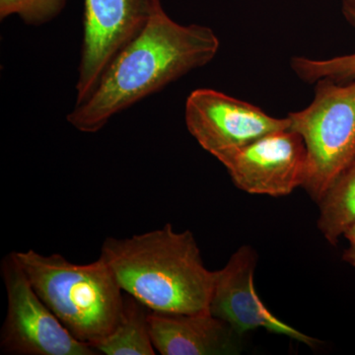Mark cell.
Masks as SVG:
<instances>
[{
    "label": "cell",
    "instance_id": "4fadbf2b",
    "mask_svg": "<svg viewBox=\"0 0 355 355\" xmlns=\"http://www.w3.org/2000/svg\"><path fill=\"white\" fill-rule=\"evenodd\" d=\"M345 19L355 27V8L343 4ZM291 67L300 80L305 83H316L322 78H328L338 83L355 80V53L327 60L305 57H294Z\"/></svg>",
    "mask_w": 355,
    "mask_h": 355
},
{
    "label": "cell",
    "instance_id": "8fae6325",
    "mask_svg": "<svg viewBox=\"0 0 355 355\" xmlns=\"http://www.w3.org/2000/svg\"><path fill=\"white\" fill-rule=\"evenodd\" d=\"M150 310L130 294L123 295L120 321L109 336L94 347L99 354L155 355L149 327Z\"/></svg>",
    "mask_w": 355,
    "mask_h": 355
},
{
    "label": "cell",
    "instance_id": "6da1fadb",
    "mask_svg": "<svg viewBox=\"0 0 355 355\" xmlns=\"http://www.w3.org/2000/svg\"><path fill=\"white\" fill-rule=\"evenodd\" d=\"M220 41L203 25H182L159 4L141 32L105 70L90 97L67 114L78 132L101 130L114 116L216 57Z\"/></svg>",
    "mask_w": 355,
    "mask_h": 355
},
{
    "label": "cell",
    "instance_id": "8992f818",
    "mask_svg": "<svg viewBox=\"0 0 355 355\" xmlns=\"http://www.w3.org/2000/svg\"><path fill=\"white\" fill-rule=\"evenodd\" d=\"M187 128L198 144L219 160L270 133L291 128L288 118L214 89L193 90L184 107Z\"/></svg>",
    "mask_w": 355,
    "mask_h": 355
},
{
    "label": "cell",
    "instance_id": "2e32d148",
    "mask_svg": "<svg viewBox=\"0 0 355 355\" xmlns=\"http://www.w3.org/2000/svg\"><path fill=\"white\" fill-rule=\"evenodd\" d=\"M343 4H345V6H352L355 8V0H343Z\"/></svg>",
    "mask_w": 355,
    "mask_h": 355
},
{
    "label": "cell",
    "instance_id": "9a60e30c",
    "mask_svg": "<svg viewBox=\"0 0 355 355\" xmlns=\"http://www.w3.org/2000/svg\"><path fill=\"white\" fill-rule=\"evenodd\" d=\"M349 240V246L343 254V261L355 268V223L352 224L343 234Z\"/></svg>",
    "mask_w": 355,
    "mask_h": 355
},
{
    "label": "cell",
    "instance_id": "7a4b0ae2",
    "mask_svg": "<svg viewBox=\"0 0 355 355\" xmlns=\"http://www.w3.org/2000/svg\"><path fill=\"white\" fill-rule=\"evenodd\" d=\"M100 258L125 293L168 314L209 312L216 272L207 270L191 231L172 224L130 238H107Z\"/></svg>",
    "mask_w": 355,
    "mask_h": 355
},
{
    "label": "cell",
    "instance_id": "9c48e42d",
    "mask_svg": "<svg viewBox=\"0 0 355 355\" xmlns=\"http://www.w3.org/2000/svg\"><path fill=\"white\" fill-rule=\"evenodd\" d=\"M258 254L253 248L242 246L221 270H217L209 312L230 324L240 336L258 329L286 336L291 340L316 347L319 342L284 323L268 310L254 284Z\"/></svg>",
    "mask_w": 355,
    "mask_h": 355
},
{
    "label": "cell",
    "instance_id": "ba28073f",
    "mask_svg": "<svg viewBox=\"0 0 355 355\" xmlns=\"http://www.w3.org/2000/svg\"><path fill=\"white\" fill-rule=\"evenodd\" d=\"M218 161L240 190L284 197L304 184L307 149L302 137L286 128L266 135Z\"/></svg>",
    "mask_w": 355,
    "mask_h": 355
},
{
    "label": "cell",
    "instance_id": "5b68a950",
    "mask_svg": "<svg viewBox=\"0 0 355 355\" xmlns=\"http://www.w3.org/2000/svg\"><path fill=\"white\" fill-rule=\"evenodd\" d=\"M7 294V313L0 347L18 355H98L90 345L77 340L44 304L22 268L7 254L1 263Z\"/></svg>",
    "mask_w": 355,
    "mask_h": 355
},
{
    "label": "cell",
    "instance_id": "3957f363",
    "mask_svg": "<svg viewBox=\"0 0 355 355\" xmlns=\"http://www.w3.org/2000/svg\"><path fill=\"white\" fill-rule=\"evenodd\" d=\"M12 254L39 297L74 338L94 349L113 333L125 292L102 258L78 265L60 254Z\"/></svg>",
    "mask_w": 355,
    "mask_h": 355
},
{
    "label": "cell",
    "instance_id": "52a82bcc",
    "mask_svg": "<svg viewBox=\"0 0 355 355\" xmlns=\"http://www.w3.org/2000/svg\"><path fill=\"white\" fill-rule=\"evenodd\" d=\"M161 0H84L76 106L97 87L114 58L144 30Z\"/></svg>",
    "mask_w": 355,
    "mask_h": 355
},
{
    "label": "cell",
    "instance_id": "277c9868",
    "mask_svg": "<svg viewBox=\"0 0 355 355\" xmlns=\"http://www.w3.org/2000/svg\"><path fill=\"white\" fill-rule=\"evenodd\" d=\"M309 106L287 114L292 130L307 149L302 188L319 202L324 193L355 159V80H318Z\"/></svg>",
    "mask_w": 355,
    "mask_h": 355
},
{
    "label": "cell",
    "instance_id": "5bb4252c",
    "mask_svg": "<svg viewBox=\"0 0 355 355\" xmlns=\"http://www.w3.org/2000/svg\"><path fill=\"white\" fill-rule=\"evenodd\" d=\"M67 0H0V20L17 15L25 24L41 26L57 18Z\"/></svg>",
    "mask_w": 355,
    "mask_h": 355
},
{
    "label": "cell",
    "instance_id": "30bf717a",
    "mask_svg": "<svg viewBox=\"0 0 355 355\" xmlns=\"http://www.w3.org/2000/svg\"><path fill=\"white\" fill-rule=\"evenodd\" d=\"M149 327L154 347L162 355H235L241 354L244 345V336L210 312L150 311Z\"/></svg>",
    "mask_w": 355,
    "mask_h": 355
},
{
    "label": "cell",
    "instance_id": "7c38bea8",
    "mask_svg": "<svg viewBox=\"0 0 355 355\" xmlns=\"http://www.w3.org/2000/svg\"><path fill=\"white\" fill-rule=\"evenodd\" d=\"M318 203V228L327 241L336 245L347 228L355 223V159Z\"/></svg>",
    "mask_w": 355,
    "mask_h": 355
}]
</instances>
